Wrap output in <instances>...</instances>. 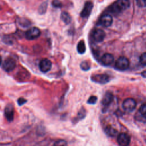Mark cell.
<instances>
[{"label":"cell","instance_id":"15","mask_svg":"<svg viewBox=\"0 0 146 146\" xmlns=\"http://www.w3.org/2000/svg\"><path fill=\"white\" fill-rule=\"evenodd\" d=\"M104 131L107 135L111 137H114L116 136V135L117 134V131L115 128L110 125L106 127Z\"/></svg>","mask_w":146,"mask_h":146},{"label":"cell","instance_id":"28","mask_svg":"<svg viewBox=\"0 0 146 146\" xmlns=\"http://www.w3.org/2000/svg\"><path fill=\"white\" fill-rule=\"evenodd\" d=\"M141 76H142L143 77L146 78V71L142 72L141 74Z\"/></svg>","mask_w":146,"mask_h":146},{"label":"cell","instance_id":"3","mask_svg":"<svg viewBox=\"0 0 146 146\" xmlns=\"http://www.w3.org/2000/svg\"><path fill=\"white\" fill-rule=\"evenodd\" d=\"M122 107L124 111L128 112H132L136 107V102L133 98H128L124 100Z\"/></svg>","mask_w":146,"mask_h":146},{"label":"cell","instance_id":"19","mask_svg":"<svg viewBox=\"0 0 146 146\" xmlns=\"http://www.w3.org/2000/svg\"><path fill=\"white\" fill-rule=\"evenodd\" d=\"M18 23L23 27H28L30 25V22L28 20L25 19H22L19 20Z\"/></svg>","mask_w":146,"mask_h":146},{"label":"cell","instance_id":"12","mask_svg":"<svg viewBox=\"0 0 146 146\" xmlns=\"http://www.w3.org/2000/svg\"><path fill=\"white\" fill-rule=\"evenodd\" d=\"M113 100V95L112 93L110 91H107L104 95L102 100V104L104 107L108 106Z\"/></svg>","mask_w":146,"mask_h":146},{"label":"cell","instance_id":"13","mask_svg":"<svg viewBox=\"0 0 146 146\" xmlns=\"http://www.w3.org/2000/svg\"><path fill=\"white\" fill-rule=\"evenodd\" d=\"M113 60H114V57L113 55L110 53L104 54L101 58L102 63L106 66L111 65L113 62Z\"/></svg>","mask_w":146,"mask_h":146},{"label":"cell","instance_id":"14","mask_svg":"<svg viewBox=\"0 0 146 146\" xmlns=\"http://www.w3.org/2000/svg\"><path fill=\"white\" fill-rule=\"evenodd\" d=\"M5 115L6 117V119L11 121L13 120V116H14V110H13V107L11 105L9 104L8 105L5 110Z\"/></svg>","mask_w":146,"mask_h":146},{"label":"cell","instance_id":"22","mask_svg":"<svg viewBox=\"0 0 146 146\" xmlns=\"http://www.w3.org/2000/svg\"><path fill=\"white\" fill-rule=\"evenodd\" d=\"M80 67L82 70H83L84 71H87L90 68V65L87 62L84 61L81 63Z\"/></svg>","mask_w":146,"mask_h":146},{"label":"cell","instance_id":"10","mask_svg":"<svg viewBox=\"0 0 146 146\" xmlns=\"http://www.w3.org/2000/svg\"><path fill=\"white\" fill-rule=\"evenodd\" d=\"M51 62L48 59H43L39 63L40 70L44 73L49 71L51 68Z\"/></svg>","mask_w":146,"mask_h":146},{"label":"cell","instance_id":"24","mask_svg":"<svg viewBox=\"0 0 146 146\" xmlns=\"http://www.w3.org/2000/svg\"><path fill=\"white\" fill-rule=\"evenodd\" d=\"M52 5L55 7L59 8L62 6V3L59 0H53L52 2Z\"/></svg>","mask_w":146,"mask_h":146},{"label":"cell","instance_id":"4","mask_svg":"<svg viewBox=\"0 0 146 146\" xmlns=\"http://www.w3.org/2000/svg\"><path fill=\"white\" fill-rule=\"evenodd\" d=\"M40 35V30L36 27H33L29 29L25 33V36L28 40H34L38 38Z\"/></svg>","mask_w":146,"mask_h":146},{"label":"cell","instance_id":"1","mask_svg":"<svg viewBox=\"0 0 146 146\" xmlns=\"http://www.w3.org/2000/svg\"><path fill=\"white\" fill-rule=\"evenodd\" d=\"M129 6L130 3L129 0H117L111 6V10L113 13H119L120 11L127 9Z\"/></svg>","mask_w":146,"mask_h":146},{"label":"cell","instance_id":"23","mask_svg":"<svg viewBox=\"0 0 146 146\" xmlns=\"http://www.w3.org/2000/svg\"><path fill=\"white\" fill-rule=\"evenodd\" d=\"M97 101V97L95 96H91L88 100H87V103L90 104H95Z\"/></svg>","mask_w":146,"mask_h":146},{"label":"cell","instance_id":"17","mask_svg":"<svg viewBox=\"0 0 146 146\" xmlns=\"http://www.w3.org/2000/svg\"><path fill=\"white\" fill-rule=\"evenodd\" d=\"M77 50L78 52L80 54H84L86 51V46H85V43L84 42V41L83 40H80L78 45H77Z\"/></svg>","mask_w":146,"mask_h":146},{"label":"cell","instance_id":"21","mask_svg":"<svg viewBox=\"0 0 146 146\" xmlns=\"http://www.w3.org/2000/svg\"><path fill=\"white\" fill-rule=\"evenodd\" d=\"M140 62L143 66H146V52H144L140 56Z\"/></svg>","mask_w":146,"mask_h":146},{"label":"cell","instance_id":"25","mask_svg":"<svg viewBox=\"0 0 146 146\" xmlns=\"http://www.w3.org/2000/svg\"><path fill=\"white\" fill-rule=\"evenodd\" d=\"M136 3L139 7H146V0H136Z\"/></svg>","mask_w":146,"mask_h":146},{"label":"cell","instance_id":"5","mask_svg":"<svg viewBox=\"0 0 146 146\" xmlns=\"http://www.w3.org/2000/svg\"><path fill=\"white\" fill-rule=\"evenodd\" d=\"M91 79L92 81L96 83L105 84L110 80V76L108 75L104 74H96L91 77Z\"/></svg>","mask_w":146,"mask_h":146},{"label":"cell","instance_id":"20","mask_svg":"<svg viewBox=\"0 0 146 146\" xmlns=\"http://www.w3.org/2000/svg\"><path fill=\"white\" fill-rule=\"evenodd\" d=\"M139 112L140 114L143 115H146V103L143 104L139 108Z\"/></svg>","mask_w":146,"mask_h":146},{"label":"cell","instance_id":"11","mask_svg":"<svg viewBox=\"0 0 146 146\" xmlns=\"http://www.w3.org/2000/svg\"><path fill=\"white\" fill-rule=\"evenodd\" d=\"M93 8V3L90 1H87L85 3L84 7L80 13V16L83 18H87Z\"/></svg>","mask_w":146,"mask_h":146},{"label":"cell","instance_id":"29","mask_svg":"<svg viewBox=\"0 0 146 146\" xmlns=\"http://www.w3.org/2000/svg\"><path fill=\"white\" fill-rule=\"evenodd\" d=\"M1 63H2V58L0 56V65L1 64Z\"/></svg>","mask_w":146,"mask_h":146},{"label":"cell","instance_id":"8","mask_svg":"<svg viewBox=\"0 0 146 146\" xmlns=\"http://www.w3.org/2000/svg\"><path fill=\"white\" fill-rule=\"evenodd\" d=\"M92 38L95 42H101L105 38V33L100 29H96L92 32Z\"/></svg>","mask_w":146,"mask_h":146},{"label":"cell","instance_id":"9","mask_svg":"<svg viewBox=\"0 0 146 146\" xmlns=\"http://www.w3.org/2000/svg\"><path fill=\"white\" fill-rule=\"evenodd\" d=\"M113 22L112 17L111 15L106 14L103 15L99 19V24L104 27H109L110 26Z\"/></svg>","mask_w":146,"mask_h":146},{"label":"cell","instance_id":"16","mask_svg":"<svg viewBox=\"0 0 146 146\" xmlns=\"http://www.w3.org/2000/svg\"><path fill=\"white\" fill-rule=\"evenodd\" d=\"M61 19L62 20L66 23V24H68L71 22V17L69 15V14L67 12H62L61 14Z\"/></svg>","mask_w":146,"mask_h":146},{"label":"cell","instance_id":"2","mask_svg":"<svg viewBox=\"0 0 146 146\" xmlns=\"http://www.w3.org/2000/svg\"><path fill=\"white\" fill-rule=\"evenodd\" d=\"M129 60L124 56L119 57L117 59L115 65V68L117 70H121V71L125 70L129 67Z\"/></svg>","mask_w":146,"mask_h":146},{"label":"cell","instance_id":"27","mask_svg":"<svg viewBox=\"0 0 146 146\" xmlns=\"http://www.w3.org/2000/svg\"><path fill=\"white\" fill-rule=\"evenodd\" d=\"M26 100H25L23 98H20L19 99V100H18V103L19 104V105H22V104L25 103V102H26Z\"/></svg>","mask_w":146,"mask_h":146},{"label":"cell","instance_id":"7","mask_svg":"<svg viewBox=\"0 0 146 146\" xmlns=\"http://www.w3.org/2000/svg\"><path fill=\"white\" fill-rule=\"evenodd\" d=\"M117 141L120 146H128L131 141L130 137L128 134L122 132L117 136Z\"/></svg>","mask_w":146,"mask_h":146},{"label":"cell","instance_id":"18","mask_svg":"<svg viewBox=\"0 0 146 146\" xmlns=\"http://www.w3.org/2000/svg\"><path fill=\"white\" fill-rule=\"evenodd\" d=\"M47 7V2H45L43 3H42L40 5V6H39V13L40 14H42L44 13L45 11H46Z\"/></svg>","mask_w":146,"mask_h":146},{"label":"cell","instance_id":"26","mask_svg":"<svg viewBox=\"0 0 146 146\" xmlns=\"http://www.w3.org/2000/svg\"><path fill=\"white\" fill-rule=\"evenodd\" d=\"M66 145V143L64 140H59L55 143L56 146H65Z\"/></svg>","mask_w":146,"mask_h":146},{"label":"cell","instance_id":"6","mask_svg":"<svg viewBox=\"0 0 146 146\" xmlns=\"http://www.w3.org/2000/svg\"><path fill=\"white\" fill-rule=\"evenodd\" d=\"M16 66V62L15 60L11 58H7L2 64L3 69L6 72H10L13 71Z\"/></svg>","mask_w":146,"mask_h":146}]
</instances>
